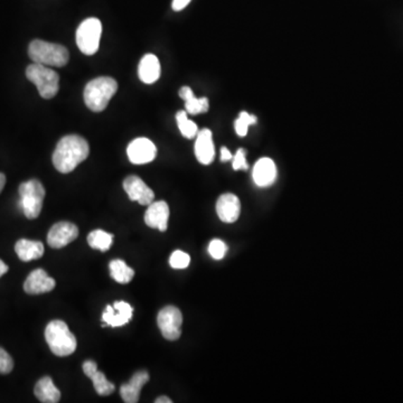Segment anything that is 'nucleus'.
I'll return each instance as SVG.
<instances>
[{
    "instance_id": "obj_18",
    "label": "nucleus",
    "mask_w": 403,
    "mask_h": 403,
    "mask_svg": "<svg viewBox=\"0 0 403 403\" xmlns=\"http://www.w3.org/2000/svg\"><path fill=\"white\" fill-rule=\"evenodd\" d=\"M195 156L202 165H210L216 157L212 132L209 129L199 131L195 142Z\"/></svg>"
},
{
    "instance_id": "obj_3",
    "label": "nucleus",
    "mask_w": 403,
    "mask_h": 403,
    "mask_svg": "<svg viewBox=\"0 0 403 403\" xmlns=\"http://www.w3.org/2000/svg\"><path fill=\"white\" fill-rule=\"evenodd\" d=\"M28 56L37 64L63 68L68 64V51L60 44L49 43L42 39H34L28 46Z\"/></svg>"
},
{
    "instance_id": "obj_15",
    "label": "nucleus",
    "mask_w": 403,
    "mask_h": 403,
    "mask_svg": "<svg viewBox=\"0 0 403 403\" xmlns=\"http://www.w3.org/2000/svg\"><path fill=\"white\" fill-rule=\"evenodd\" d=\"M55 280L49 277L46 271L36 269L28 275L24 283V290L28 294H41L52 292L55 288Z\"/></svg>"
},
{
    "instance_id": "obj_33",
    "label": "nucleus",
    "mask_w": 403,
    "mask_h": 403,
    "mask_svg": "<svg viewBox=\"0 0 403 403\" xmlns=\"http://www.w3.org/2000/svg\"><path fill=\"white\" fill-rule=\"evenodd\" d=\"M233 159V156H232L231 151L226 147L221 148V161H229Z\"/></svg>"
},
{
    "instance_id": "obj_1",
    "label": "nucleus",
    "mask_w": 403,
    "mask_h": 403,
    "mask_svg": "<svg viewBox=\"0 0 403 403\" xmlns=\"http://www.w3.org/2000/svg\"><path fill=\"white\" fill-rule=\"evenodd\" d=\"M90 147L83 137L68 135L56 144L52 161L55 168L62 174L73 172L82 161L89 157Z\"/></svg>"
},
{
    "instance_id": "obj_4",
    "label": "nucleus",
    "mask_w": 403,
    "mask_h": 403,
    "mask_svg": "<svg viewBox=\"0 0 403 403\" xmlns=\"http://www.w3.org/2000/svg\"><path fill=\"white\" fill-rule=\"evenodd\" d=\"M45 340L56 356H68L77 349V338L63 321H53L47 325Z\"/></svg>"
},
{
    "instance_id": "obj_17",
    "label": "nucleus",
    "mask_w": 403,
    "mask_h": 403,
    "mask_svg": "<svg viewBox=\"0 0 403 403\" xmlns=\"http://www.w3.org/2000/svg\"><path fill=\"white\" fill-rule=\"evenodd\" d=\"M149 381V374L146 371H138L129 380L128 383L123 384L120 395L125 403H137L140 401V392L144 384Z\"/></svg>"
},
{
    "instance_id": "obj_10",
    "label": "nucleus",
    "mask_w": 403,
    "mask_h": 403,
    "mask_svg": "<svg viewBox=\"0 0 403 403\" xmlns=\"http://www.w3.org/2000/svg\"><path fill=\"white\" fill-rule=\"evenodd\" d=\"M79 229L71 222H58L49 230L47 243L54 249L64 248L77 239Z\"/></svg>"
},
{
    "instance_id": "obj_22",
    "label": "nucleus",
    "mask_w": 403,
    "mask_h": 403,
    "mask_svg": "<svg viewBox=\"0 0 403 403\" xmlns=\"http://www.w3.org/2000/svg\"><path fill=\"white\" fill-rule=\"evenodd\" d=\"M180 97L185 101V111L188 115H199L206 113L210 108L209 99L197 98L190 87H182L180 90Z\"/></svg>"
},
{
    "instance_id": "obj_34",
    "label": "nucleus",
    "mask_w": 403,
    "mask_h": 403,
    "mask_svg": "<svg viewBox=\"0 0 403 403\" xmlns=\"http://www.w3.org/2000/svg\"><path fill=\"white\" fill-rule=\"evenodd\" d=\"M7 271H8V266H7L3 260H0V278H1L5 273H7Z\"/></svg>"
},
{
    "instance_id": "obj_21",
    "label": "nucleus",
    "mask_w": 403,
    "mask_h": 403,
    "mask_svg": "<svg viewBox=\"0 0 403 403\" xmlns=\"http://www.w3.org/2000/svg\"><path fill=\"white\" fill-rule=\"evenodd\" d=\"M15 251L22 261L30 262L42 258L45 249H44L43 243L39 241L20 239L15 244Z\"/></svg>"
},
{
    "instance_id": "obj_36",
    "label": "nucleus",
    "mask_w": 403,
    "mask_h": 403,
    "mask_svg": "<svg viewBox=\"0 0 403 403\" xmlns=\"http://www.w3.org/2000/svg\"><path fill=\"white\" fill-rule=\"evenodd\" d=\"M156 403H172L173 401L170 399L167 398V397H159V398L156 399Z\"/></svg>"
},
{
    "instance_id": "obj_14",
    "label": "nucleus",
    "mask_w": 403,
    "mask_h": 403,
    "mask_svg": "<svg viewBox=\"0 0 403 403\" xmlns=\"http://www.w3.org/2000/svg\"><path fill=\"white\" fill-rule=\"evenodd\" d=\"M169 206L165 201L153 202L148 205L147 211L144 214V223L149 228H155L159 231L165 232L167 230L169 220Z\"/></svg>"
},
{
    "instance_id": "obj_2",
    "label": "nucleus",
    "mask_w": 403,
    "mask_h": 403,
    "mask_svg": "<svg viewBox=\"0 0 403 403\" xmlns=\"http://www.w3.org/2000/svg\"><path fill=\"white\" fill-rule=\"evenodd\" d=\"M118 90V83L109 77H100L87 83L85 89V102L93 112H101L106 109L112 97Z\"/></svg>"
},
{
    "instance_id": "obj_19",
    "label": "nucleus",
    "mask_w": 403,
    "mask_h": 403,
    "mask_svg": "<svg viewBox=\"0 0 403 403\" xmlns=\"http://www.w3.org/2000/svg\"><path fill=\"white\" fill-rule=\"evenodd\" d=\"M252 178L259 187H268V186L273 185L277 180V167L273 159L264 157L256 161L254 167Z\"/></svg>"
},
{
    "instance_id": "obj_31",
    "label": "nucleus",
    "mask_w": 403,
    "mask_h": 403,
    "mask_svg": "<svg viewBox=\"0 0 403 403\" xmlns=\"http://www.w3.org/2000/svg\"><path fill=\"white\" fill-rule=\"evenodd\" d=\"M232 167L235 170H247L249 168L248 163H247V159H245V150L241 149L237 150V154H235V157H233V163H232Z\"/></svg>"
},
{
    "instance_id": "obj_29",
    "label": "nucleus",
    "mask_w": 403,
    "mask_h": 403,
    "mask_svg": "<svg viewBox=\"0 0 403 403\" xmlns=\"http://www.w3.org/2000/svg\"><path fill=\"white\" fill-rule=\"evenodd\" d=\"M226 252H228V245L223 241L218 240V239L211 241L210 245H209V254H211L213 259H223Z\"/></svg>"
},
{
    "instance_id": "obj_12",
    "label": "nucleus",
    "mask_w": 403,
    "mask_h": 403,
    "mask_svg": "<svg viewBox=\"0 0 403 403\" xmlns=\"http://www.w3.org/2000/svg\"><path fill=\"white\" fill-rule=\"evenodd\" d=\"M132 313H134V309L130 304L125 302H116L112 306H106L102 314V321L109 326H123L130 322Z\"/></svg>"
},
{
    "instance_id": "obj_35",
    "label": "nucleus",
    "mask_w": 403,
    "mask_h": 403,
    "mask_svg": "<svg viewBox=\"0 0 403 403\" xmlns=\"http://www.w3.org/2000/svg\"><path fill=\"white\" fill-rule=\"evenodd\" d=\"M6 184V176L3 173H0V193L3 192L4 187H5Z\"/></svg>"
},
{
    "instance_id": "obj_30",
    "label": "nucleus",
    "mask_w": 403,
    "mask_h": 403,
    "mask_svg": "<svg viewBox=\"0 0 403 403\" xmlns=\"http://www.w3.org/2000/svg\"><path fill=\"white\" fill-rule=\"evenodd\" d=\"M14 368V361L11 355L0 347V374H8Z\"/></svg>"
},
{
    "instance_id": "obj_11",
    "label": "nucleus",
    "mask_w": 403,
    "mask_h": 403,
    "mask_svg": "<svg viewBox=\"0 0 403 403\" xmlns=\"http://www.w3.org/2000/svg\"><path fill=\"white\" fill-rule=\"evenodd\" d=\"M123 188L130 201L138 202L140 205H150L155 199L153 190L148 187L142 178L135 175H131L123 180Z\"/></svg>"
},
{
    "instance_id": "obj_27",
    "label": "nucleus",
    "mask_w": 403,
    "mask_h": 403,
    "mask_svg": "<svg viewBox=\"0 0 403 403\" xmlns=\"http://www.w3.org/2000/svg\"><path fill=\"white\" fill-rule=\"evenodd\" d=\"M256 123V116L249 115L248 112H240L239 118L235 120V131L240 137L247 136L248 134L249 125H254Z\"/></svg>"
},
{
    "instance_id": "obj_9",
    "label": "nucleus",
    "mask_w": 403,
    "mask_h": 403,
    "mask_svg": "<svg viewBox=\"0 0 403 403\" xmlns=\"http://www.w3.org/2000/svg\"><path fill=\"white\" fill-rule=\"evenodd\" d=\"M129 161L135 165L151 163L157 155V148L151 140L147 138H137L129 144L127 148Z\"/></svg>"
},
{
    "instance_id": "obj_32",
    "label": "nucleus",
    "mask_w": 403,
    "mask_h": 403,
    "mask_svg": "<svg viewBox=\"0 0 403 403\" xmlns=\"http://www.w3.org/2000/svg\"><path fill=\"white\" fill-rule=\"evenodd\" d=\"M191 1L192 0H173V9L175 11H182Z\"/></svg>"
},
{
    "instance_id": "obj_6",
    "label": "nucleus",
    "mask_w": 403,
    "mask_h": 403,
    "mask_svg": "<svg viewBox=\"0 0 403 403\" xmlns=\"http://www.w3.org/2000/svg\"><path fill=\"white\" fill-rule=\"evenodd\" d=\"M20 205L25 216L34 220L41 214L45 199V188L43 184L37 180H30L22 182L20 186Z\"/></svg>"
},
{
    "instance_id": "obj_25",
    "label": "nucleus",
    "mask_w": 403,
    "mask_h": 403,
    "mask_svg": "<svg viewBox=\"0 0 403 403\" xmlns=\"http://www.w3.org/2000/svg\"><path fill=\"white\" fill-rule=\"evenodd\" d=\"M113 242V235L102 230H94L87 235V243L91 248L100 250L101 252H106L109 250Z\"/></svg>"
},
{
    "instance_id": "obj_5",
    "label": "nucleus",
    "mask_w": 403,
    "mask_h": 403,
    "mask_svg": "<svg viewBox=\"0 0 403 403\" xmlns=\"http://www.w3.org/2000/svg\"><path fill=\"white\" fill-rule=\"evenodd\" d=\"M26 77L36 85L43 99H53L60 89V77L52 68L33 63L26 68Z\"/></svg>"
},
{
    "instance_id": "obj_20",
    "label": "nucleus",
    "mask_w": 403,
    "mask_h": 403,
    "mask_svg": "<svg viewBox=\"0 0 403 403\" xmlns=\"http://www.w3.org/2000/svg\"><path fill=\"white\" fill-rule=\"evenodd\" d=\"M161 68L159 58L154 54H146L140 60L138 75L146 85H153L161 78Z\"/></svg>"
},
{
    "instance_id": "obj_26",
    "label": "nucleus",
    "mask_w": 403,
    "mask_h": 403,
    "mask_svg": "<svg viewBox=\"0 0 403 403\" xmlns=\"http://www.w3.org/2000/svg\"><path fill=\"white\" fill-rule=\"evenodd\" d=\"M176 121H178V128L182 136L188 140H193L194 137H197L199 134V127L197 123L190 120L187 118V112L180 111L176 115Z\"/></svg>"
},
{
    "instance_id": "obj_13",
    "label": "nucleus",
    "mask_w": 403,
    "mask_h": 403,
    "mask_svg": "<svg viewBox=\"0 0 403 403\" xmlns=\"http://www.w3.org/2000/svg\"><path fill=\"white\" fill-rule=\"evenodd\" d=\"M240 199L235 194L226 193L216 202V213L224 223H235L240 216Z\"/></svg>"
},
{
    "instance_id": "obj_7",
    "label": "nucleus",
    "mask_w": 403,
    "mask_h": 403,
    "mask_svg": "<svg viewBox=\"0 0 403 403\" xmlns=\"http://www.w3.org/2000/svg\"><path fill=\"white\" fill-rule=\"evenodd\" d=\"M102 25L98 18L83 20L77 30V45L83 54H96L100 46Z\"/></svg>"
},
{
    "instance_id": "obj_8",
    "label": "nucleus",
    "mask_w": 403,
    "mask_h": 403,
    "mask_svg": "<svg viewBox=\"0 0 403 403\" xmlns=\"http://www.w3.org/2000/svg\"><path fill=\"white\" fill-rule=\"evenodd\" d=\"M159 330L168 341H176L182 335V315L174 306H167L161 309L157 316Z\"/></svg>"
},
{
    "instance_id": "obj_16",
    "label": "nucleus",
    "mask_w": 403,
    "mask_h": 403,
    "mask_svg": "<svg viewBox=\"0 0 403 403\" xmlns=\"http://www.w3.org/2000/svg\"><path fill=\"white\" fill-rule=\"evenodd\" d=\"M83 372H85L87 378H90L92 380L93 387H94V390H96V392L99 395L106 397V395H110L115 392V384L106 380L104 374L98 370L96 362L85 361L83 363Z\"/></svg>"
},
{
    "instance_id": "obj_23",
    "label": "nucleus",
    "mask_w": 403,
    "mask_h": 403,
    "mask_svg": "<svg viewBox=\"0 0 403 403\" xmlns=\"http://www.w3.org/2000/svg\"><path fill=\"white\" fill-rule=\"evenodd\" d=\"M36 398L43 403H58L61 399L60 390L55 387L54 382L49 376H44L36 383L34 389Z\"/></svg>"
},
{
    "instance_id": "obj_28",
    "label": "nucleus",
    "mask_w": 403,
    "mask_h": 403,
    "mask_svg": "<svg viewBox=\"0 0 403 403\" xmlns=\"http://www.w3.org/2000/svg\"><path fill=\"white\" fill-rule=\"evenodd\" d=\"M190 262H191V256L180 250L174 251L169 259V264L174 269H186L190 266Z\"/></svg>"
},
{
    "instance_id": "obj_24",
    "label": "nucleus",
    "mask_w": 403,
    "mask_h": 403,
    "mask_svg": "<svg viewBox=\"0 0 403 403\" xmlns=\"http://www.w3.org/2000/svg\"><path fill=\"white\" fill-rule=\"evenodd\" d=\"M110 275L119 283H130L135 277V270L131 269L123 260H113L110 262Z\"/></svg>"
}]
</instances>
